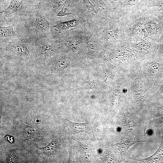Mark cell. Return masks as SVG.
<instances>
[{"instance_id":"1","label":"cell","mask_w":163,"mask_h":163,"mask_svg":"<svg viewBox=\"0 0 163 163\" xmlns=\"http://www.w3.org/2000/svg\"><path fill=\"white\" fill-rule=\"evenodd\" d=\"M64 123L69 132L72 134L85 133L90 134L91 133V127L89 123H78L72 122L67 119L64 120Z\"/></svg>"},{"instance_id":"2","label":"cell","mask_w":163,"mask_h":163,"mask_svg":"<svg viewBox=\"0 0 163 163\" xmlns=\"http://www.w3.org/2000/svg\"><path fill=\"white\" fill-rule=\"evenodd\" d=\"M34 23L36 26L40 30L47 31L50 26V23L38 11L36 13Z\"/></svg>"},{"instance_id":"3","label":"cell","mask_w":163,"mask_h":163,"mask_svg":"<svg viewBox=\"0 0 163 163\" xmlns=\"http://www.w3.org/2000/svg\"><path fill=\"white\" fill-rule=\"evenodd\" d=\"M21 4V0H11L8 6L2 12L4 15L8 17L20 9Z\"/></svg>"},{"instance_id":"4","label":"cell","mask_w":163,"mask_h":163,"mask_svg":"<svg viewBox=\"0 0 163 163\" xmlns=\"http://www.w3.org/2000/svg\"><path fill=\"white\" fill-rule=\"evenodd\" d=\"M79 23V21L78 20H73L58 24L54 25L53 27L55 28L56 30L61 31L75 27Z\"/></svg>"},{"instance_id":"5","label":"cell","mask_w":163,"mask_h":163,"mask_svg":"<svg viewBox=\"0 0 163 163\" xmlns=\"http://www.w3.org/2000/svg\"><path fill=\"white\" fill-rule=\"evenodd\" d=\"M57 140L54 139L47 146L43 148H39L43 153L46 155L50 156L53 154L58 146Z\"/></svg>"},{"instance_id":"6","label":"cell","mask_w":163,"mask_h":163,"mask_svg":"<svg viewBox=\"0 0 163 163\" xmlns=\"http://www.w3.org/2000/svg\"><path fill=\"white\" fill-rule=\"evenodd\" d=\"M1 37H12L16 36L17 34L14 29L13 25L0 27Z\"/></svg>"},{"instance_id":"7","label":"cell","mask_w":163,"mask_h":163,"mask_svg":"<svg viewBox=\"0 0 163 163\" xmlns=\"http://www.w3.org/2000/svg\"><path fill=\"white\" fill-rule=\"evenodd\" d=\"M81 151L83 157L86 160L90 161L92 150L88 145V144L84 140L80 142Z\"/></svg>"},{"instance_id":"8","label":"cell","mask_w":163,"mask_h":163,"mask_svg":"<svg viewBox=\"0 0 163 163\" xmlns=\"http://www.w3.org/2000/svg\"><path fill=\"white\" fill-rule=\"evenodd\" d=\"M121 140L120 142L115 144L116 145L125 150H127L132 145L137 142H139V140L137 138L134 137L132 139L126 140L122 139L121 136Z\"/></svg>"},{"instance_id":"9","label":"cell","mask_w":163,"mask_h":163,"mask_svg":"<svg viewBox=\"0 0 163 163\" xmlns=\"http://www.w3.org/2000/svg\"><path fill=\"white\" fill-rule=\"evenodd\" d=\"M12 47L17 53L21 55H25L27 53V49L24 44L22 42H18L14 43Z\"/></svg>"},{"instance_id":"10","label":"cell","mask_w":163,"mask_h":163,"mask_svg":"<svg viewBox=\"0 0 163 163\" xmlns=\"http://www.w3.org/2000/svg\"><path fill=\"white\" fill-rule=\"evenodd\" d=\"M85 38L87 45L90 50L93 52H95L97 50V45L94 38L87 34L85 36Z\"/></svg>"},{"instance_id":"11","label":"cell","mask_w":163,"mask_h":163,"mask_svg":"<svg viewBox=\"0 0 163 163\" xmlns=\"http://www.w3.org/2000/svg\"><path fill=\"white\" fill-rule=\"evenodd\" d=\"M37 132V130L34 127L26 126L24 129L23 135L26 138H30L35 136Z\"/></svg>"},{"instance_id":"12","label":"cell","mask_w":163,"mask_h":163,"mask_svg":"<svg viewBox=\"0 0 163 163\" xmlns=\"http://www.w3.org/2000/svg\"><path fill=\"white\" fill-rule=\"evenodd\" d=\"M42 54L45 56L52 55L54 52L53 46L50 44H44L41 46Z\"/></svg>"},{"instance_id":"13","label":"cell","mask_w":163,"mask_h":163,"mask_svg":"<svg viewBox=\"0 0 163 163\" xmlns=\"http://www.w3.org/2000/svg\"><path fill=\"white\" fill-rule=\"evenodd\" d=\"M116 33L113 30L111 29H107L105 30L103 32V36L105 39L110 40L115 38L116 37Z\"/></svg>"},{"instance_id":"14","label":"cell","mask_w":163,"mask_h":163,"mask_svg":"<svg viewBox=\"0 0 163 163\" xmlns=\"http://www.w3.org/2000/svg\"><path fill=\"white\" fill-rule=\"evenodd\" d=\"M160 68V64L154 62L152 65L150 70V73L153 77L157 76L158 74Z\"/></svg>"},{"instance_id":"15","label":"cell","mask_w":163,"mask_h":163,"mask_svg":"<svg viewBox=\"0 0 163 163\" xmlns=\"http://www.w3.org/2000/svg\"><path fill=\"white\" fill-rule=\"evenodd\" d=\"M69 45L70 49L73 52L78 53L80 51L79 45L76 42L73 40H70L69 42Z\"/></svg>"},{"instance_id":"16","label":"cell","mask_w":163,"mask_h":163,"mask_svg":"<svg viewBox=\"0 0 163 163\" xmlns=\"http://www.w3.org/2000/svg\"><path fill=\"white\" fill-rule=\"evenodd\" d=\"M157 27L153 23H149L147 24L146 28L149 31L152 33H156L157 31Z\"/></svg>"},{"instance_id":"17","label":"cell","mask_w":163,"mask_h":163,"mask_svg":"<svg viewBox=\"0 0 163 163\" xmlns=\"http://www.w3.org/2000/svg\"><path fill=\"white\" fill-rule=\"evenodd\" d=\"M84 2L87 8L89 10L93 12H96V10L93 5L89 0H84Z\"/></svg>"},{"instance_id":"18","label":"cell","mask_w":163,"mask_h":163,"mask_svg":"<svg viewBox=\"0 0 163 163\" xmlns=\"http://www.w3.org/2000/svg\"><path fill=\"white\" fill-rule=\"evenodd\" d=\"M138 0H125L123 3V5L124 6H131L136 3Z\"/></svg>"},{"instance_id":"19","label":"cell","mask_w":163,"mask_h":163,"mask_svg":"<svg viewBox=\"0 0 163 163\" xmlns=\"http://www.w3.org/2000/svg\"><path fill=\"white\" fill-rule=\"evenodd\" d=\"M8 160L11 162H15L16 161L17 158L16 155L13 152H10L9 155H8Z\"/></svg>"},{"instance_id":"20","label":"cell","mask_w":163,"mask_h":163,"mask_svg":"<svg viewBox=\"0 0 163 163\" xmlns=\"http://www.w3.org/2000/svg\"><path fill=\"white\" fill-rule=\"evenodd\" d=\"M65 0H52L53 4L57 6H59L63 4Z\"/></svg>"},{"instance_id":"21","label":"cell","mask_w":163,"mask_h":163,"mask_svg":"<svg viewBox=\"0 0 163 163\" xmlns=\"http://www.w3.org/2000/svg\"><path fill=\"white\" fill-rule=\"evenodd\" d=\"M151 5H156L158 6L160 8L163 10V0L159 1H155L152 2Z\"/></svg>"},{"instance_id":"22","label":"cell","mask_w":163,"mask_h":163,"mask_svg":"<svg viewBox=\"0 0 163 163\" xmlns=\"http://www.w3.org/2000/svg\"><path fill=\"white\" fill-rule=\"evenodd\" d=\"M65 8V6L62 7L61 11H59L56 17H63L66 16V15H68L71 14L70 13H66L63 11Z\"/></svg>"},{"instance_id":"23","label":"cell","mask_w":163,"mask_h":163,"mask_svg":"<svg viewBox=\"0 0 163 163\" xmlns=\"http://www.w3.org/2000/svg\"><path fill=\"white\" fill-rule=\"evenodd\" d=\"M74 158H73V156L72 154V152L71 153H70L69 158V162H74Z\"/></svg>"},{"instance_id":"24","label":"cell","mask_w":163,"mask_h":163,"mask_svg":"<svg viewBox=\"0 0 163 163\" xmlns=\"http://www.w3.org/2000/svg\"><path fill=\"white\" fill-rule=\"evenodd\" d=\"M159 91L160 92L163 93V84L161 86L160 88Z\"/></svg>"}]
</instances>
